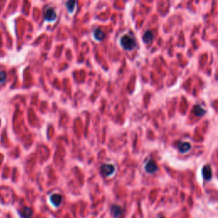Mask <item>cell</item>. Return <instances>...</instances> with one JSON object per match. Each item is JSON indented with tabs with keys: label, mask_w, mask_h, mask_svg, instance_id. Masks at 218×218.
I'll list each match as a JSON object with an SVG mask.
<instances>
[{
	"label": "cell",
	"mask_w": 218,
	"mask_h": 218,
	"mask_svg": "<svg viewBox=\"0 0 218 218\" xmlns=\"http://www.w3.org/2000/svg\"><path fill=\"white\" fill-rule=\"evenodd\" d=\"M194 113H195L196 116H199V117L202 116L204 113V108L201 106H199V105H196L194 107Z\"/></svg>",
	"instance_id": "cell-12"
},
{
	"label": "cell",
	"mask_w": 218,
	"mask_h": 218,
	"mask_svg": "<svg viewBox=\"0 0 218 218\" xmlns=\"http://www.w3.org/2000/svg\"><path fill=\"white\" fill-rule=\"evenodd\" d=\"M153 33H152V32H150V31H147V32L144 33V35H143V40H144V42H145L146 44L150 43L151 41L153 40Z\"/></svg>",
	"instance_id": "cell-11"
},
{
	"label": "cell",
	"mask_w": 218,
	"mask_h": 218,
	"mask_svg": "<svg viewBox=\"0 0 218 218\" xmlns=\"http://www.w3.org/2000/svg\"><path fill=\"white\" fill-rule=\"evenodd\" d=\"M115 171V167L113 164H102L101 166V173L105 177H109L112 176Z\"/></svg>",
	"instance_id": "cell-2"
},
{
	"label": "cell",
	"mask_w": 218,
	"mask_h": 218,
	"mask_svg": "<svg viewBox=\"0 0 218 218\" xmlns=\"http://www.w3.org/2000/svg\"><path fill=\"white\" fill-rule=\"evenodd\" d=\"M45 20L47 21H53L56 19V13H55V10H54L53 8H50V7H48L45 9L44 10V15Z\"/></svg>",
	"instance_id": "cell-3"
},
{
	"label": "cell",
	"mask_w": 218,
	"mask_h": 218,
	"mask_svg": "<svg viewBox=\"0 0 218 218\" xmlns=\"http://www.w3.org/2000/svg\"><path fill=\"white\" fill-rule=\"evenodd\" d=\"M32 214H33V211L28 207L23 208V210L20 211V215L23 218H30L32 217Z\"/></svg>",
	"instance_id": "cell-9"
},
{
	"label": "cell",
	"mask_w": 218,
	"mask_h": 218,
	"mask_svg": "<svg viewBox=\"0 0 218 218\" xmlns=\"http://www.w3.org/2000/svg\"><path fill=\"white\" fill-rule=\"evenodd\" d=\"M158 170V166L153 160H149L145 165V170L148 173H154Z\"/></svg>",
	"instance_id": "cell-5"
},
{
	"label": "cell",
	"mask_w": 218,
	"mask_h": 218,
	"mask_svg": "<svg viewBox=\"0 0 218 218\" xmlns=\"http://www.w3.org/2000/svg\"><path fill=\"white\" fill-rule=\"evenodd\" d=\"M202 175H203V177H204V180H206V181L211 180V177H212V170H211V168L209 165H205L204 168H203V170H202Z\"/></svg>",
	"instance_id": "cell-6"
},
{
	"label": "cell",
	"mask_w": 218,
	"mask_h": 218,
	"mask_svg": "<svg viewBox=\"0 0 218 218\" xmlns=\"http://www.w3.org/2000/svg\"><path fill=\"white\" fill-rule=\"evenodd\" d=\"M178 149L181 153H187L191 149V145L189 142H180L178 144Z\"/></svg>",
	"instance_id": "cell-8"
},
{
	"label": "cell",
	"mask_w": 218,
	"mask_h": 218,
	"mask_svg": "<svg viewBox=\"0 0 218 218\" xmlns=\"http://www.w3.org/2000/svg\"><path fill=\"white\" fill-rule=\"evenodd\" d=\"M50 201L55 207H58L61 204V201H62V197H61V195L58 194V193H54L53 195H51Z\"/></svg>",
	"instance_id": "cell-7"
},
{
	"label": "cell",
	"mask_w": 218,
	"mask_h": 218,
	"mask_svg": "<svg viewBox=\"0 0 218 218\" xmlns=\"http://www.w3.org/2000/svg\"><path fill=\"white\" fill-rule=\"evenodd\" d=\"M159 218H164V217H159Z\"/></svg>",
	"instance_id": "cell-15"
},
{
	"label": "cell",
	"mask_w": 218,
	"mask_h": 218,
	"mask_svg": "<svg viewBox=\"0 0 218 218\" xmlns=\"http://www.w3.org/2000/svg\"><path fill=\"white\" fill-rule=\"evenodd\" d=\"M6 80V73L4 71H0V84L4 83Z\"/></svg>",
	"instance_id": "cell-14"
},
{
	"label": "cell",
	"mask_w": 218,
	"mask_h": 218,
	"mask_svg": "<svg viewBox=\"0 0 218 218\" xmlns=\"http://www.w3.org/2000/svg\"><path fill=\"white\" fill-rule=\"evenodd\" d=\"M111 212H112V215L113 216L114 218H119L120 217H122L123 214H124V210L120 206L118 205H113L111 207Z\"/></svg>",
	"instance_id": "cell-4"
},
{
	"label": "cell",
	"mask_w": 218,
	"mask_h": 218,
	"mask_svg": "<svg viewBox=\"0 0 218 218\" xmlns=\"http://www.w3.org/2000/svg\"><path fill=\"white\" fill-rule=\"evenodd\" d=\"M76 4H77V2H75V1H68V2H67L66 5H67L68 11L69 12H73L74 10Z\"/></svg>",
	"instance_id": "cell-13"
},
{
	"label": "cell",
	"mask_w": 218,
	"mask_h": 218,
	"mask_svg": "<svg viewBox=\"0 0 218 218\" xmlns=\"http://www.w3.org/2000/svg\"><path fill=\"white\" fill-rule=\"evenodd\" d=\"M94 37H95L97 40L101 41L104 39V37H105V33H104V32L102 31V29L97 28V29H95V32H94Z\"/></svg>",
	"instance_id": "cell-10"
},
{
	"label": "cell",
	"mask_w": 218,
	"mask_h": 218,
	"mask_svg": "<svg viewBox=\"0 0 218 218\" xmlns=\"http://www.w3.org/2000/svg\"><path fill=\"white\" fill-rule=\"evenodd\" d=\"M120 44L124 49H127V50H131L136 46L135 39L128 34L124 35L120 39Z\"/></svg>",
	"instance_id": "cell-1"
}]
</instances>
